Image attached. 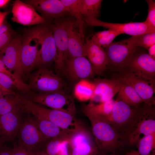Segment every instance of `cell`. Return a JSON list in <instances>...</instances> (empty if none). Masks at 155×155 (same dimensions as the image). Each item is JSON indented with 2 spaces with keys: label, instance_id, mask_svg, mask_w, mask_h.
I'll return each mask as SVG.
<instances>
[{
  "label": "cell",
  "instance_id": "44",
  "mask_svg": "<svg viewBox=\"0 0 155 155\" xmlns=\"http://www.w3.org/2000/svg\"><path fill=\"white\" fill-rule=\"evenodd\" d=\"M148 50L149 55L151 57L155 59V44L150 47Z\"/></svg>",
  "mask_w": 155,
  "mask_h": 155
},
{
  "label": "cell",
  "instance_id": "29",
  "mask_svg": "<svg viewBox=\"0 0 155 155\" xmlns=\"http://www.w3.org/2000/svg\"><path fill=\"white\" fill-rule=\"evenodd\" d=\"M95 86L93 83L86 79H83L78 82L75 84L74 89L75 97L82 101L90 100L94 93Z\"/></svg>",
  "mask_w": 155,
  "mask_h": 155
},
{
  "label": "cell",
  "instance_id": "21",
  "mask_svg": "<svg viewBox=\"0 0 155 155\" xmlns=\"http://www.w3.org/2000/svg\"><path fill=\"white\" fill-rule=\"evenodd\" d=\"M120 81L112 79L97 78L94 82V89L90 101L104 102L112 99L119 92Z\"/></svg>",
  "mask_w": 155,
  "mask_h": 155
},
{
  "label": "cell",
  "instance_id": "43",
  "mask_svg": "<svg viewBox=\"0 0 155 155\" xmlns=\"http://www.w3.org/2000/svg\"><path fill=\"white\" fill-rule=\"evenodd\" d=\"M9 12V11L0 12V26L3 23Z\"/></svg>",
  "mask_w": 155,
  "mask_h": 155
},
{
  "label": "cell",
  "instance_id": "10",
  "mask_svg": "<svg viewBox=\"0 0 155 155\" xmlns=\"http://www.w3.org/2000/svg\"><path fill=\"white\" fill-rule=\"evenodd\" d=\"M139 49L131 57L123 72L131 73L144 79L155 82V59Z\"/></svg>",
  "mask_w": 155,
  "mask_h": 155
},
{
  "label": "cell",
  "instance_id": "13",
  "mask_svg": "<svg viewBox=\"0 0 155 155\" xmlns=\"http://www.w3.org/2000/svg\"><path fill=\"white\" fill-rule=\"evenodd\" d=\"M23 104L0 115V139L3 143L13 142L17 137L24 113Z\"/></svg>",
  "mask_w": 155,
  "mask_h": 155
},
{
  "label": "cell",
  "instance_id": "30",
  "mask_svg": "<svg viewBox=\"0 0 155 155\" xmlns=\"http://www.w3.org/2000/svg\"><path fill=\"white\" fill-rule=\"evenodd\" d=\"M120 34L117 31L109 29L93 34L90 38L105 49L113 43L114 39Z\"/></svg>",
  "mask_w": 155,
  "mask_h": 155
},
{
  "label": "cell",
  "instance_id": "46",
  "mask_svg": "<svg viewBox=\"0 0 155 155\" xmlns=\"http://www.w3.org/2000/svg\"><path fill=\"white\" fill-rule=\"evenodd\" d=\"M14 91L11 92H7L4 90L0 87V98L2 97L4 95L11 93Z\"/></svg>",
  "mask_w": 155,
  "mask_h": 155
},
{
  "label": "cell",
  "instance_id": "22",
  "mask_svg": "<svg viewBox=\"0 0 155 155\" xmlns=\"http://www.w3.org/2000/svg\"><path fill=\"white\" fill-rule=\"evenodd\" d=\"M84 37L81 34L75 19L71 18L68 29V59L86 57Z\"/></svg>",
  "mask_w": 155,
  "mask_h": 155
},
{
  "label": "cell",
  "instance_id": "49",
  "mask_svg": "<svg viewBox=\"0 0 155 155\" xmlns=\"http://www.w3.org/2000/svg\"><path fill=\"white\" fill-rule=\"evenodd\" d=\"M3 143V142L0 139V149L2 147V144Z\"/></svg>",
  "mask_w": 155,
  "mask_h": 155
},
{
  "label": "cell",
  "instance_id": "25",
  "mask_svg": "<svg viewBox=\"0 0 155 155\" xmlns=\"http://www.w3.org/2000/svg\"><path fill=\"white\" fill-rule=\"evenodd\" d=\"M24 98L15 91L4 95L0 98V115L8 113L23 104Z\"/></svg>",
  "mask_w": 155,
  "mask_h": 155
},
{
  "label": "cell",
  "instance_id": "18",
  "mask_svg": "<svg viewBox=\"0 0 155 155\" xmlns=\"http://www.w3.org/2000/svg\"><path fill=\"white\" fill-rule=\"evenodd\" d=\"M21 49L20 36L16 35L10 44L0 52V60L7 68L22 77L24 75L21 60Z\"/></svg>",
  "mask_w": 155,
  "mask_h": 155
},
{
  "label": "cell",
  "instance_id": "2",
  "mask_svg": "<svg viewBox=\"0 0 155 155\" xmlns=\"http://www.w3.org/2000/svg\"><path fill=\"white\" fill-rule=\"evenodd\" d=\"M23 106L24 113L48 120L60 128L72 133L83 128L74 115L34 103L25 97Z\"/></svg>",
  "mask_w": 155,
  "mask_h": 155
},
{
  "label": "cell",
  "instance_id": "14",
  "mask_svg": "<svg viewBox=\"0 0 155 155\" xmlns=\"http://www.w3.org/2000/svg\"><path fill=\"white\" fill-rule=\"evenodd\" d=\"M84 20L86 25L112 29L118 32L120 34H126L132 36L155 32L150 28L144 21L123 24L107 22L96 19Z\"/></svg>",
  "mask_w": 155,
  "mask_h": 155
},
{
  "label": "cell",
  "instance_id": "24",
  "mask_svg": "<svg viewBox=\"0 0 155 155\" xmlns=\"http://www.w3.org/2000/svg\"><path fill=\"white\" fill-rule=\"evenodd\" d=\"M118 93L117 99L133 108H137L142 103H144L131 87L121 82Z\"/></svg>",
  "mask_w": 155,
  "mask_h": 155
},
{
  "label": "cell",
  "instance_id": "9",
  "mask_svg": "<svg viewBox=\"0 0 155 155\" xmlns=\"http://www.w3.org/2000/svg\"><path fill=\"white\" fill-rule=\"evenodd\" d=\"M135 36L113 42L105 49L108 66L123 71L131 57L140 48L135 46Z\"/></svg>",
  "mask_w": 155,
  "mask_h": 155
},
{
  "label": "cell",
  "instance_id": "34",
  "mask_svg": "<svg viewBox=\"0 0 155 155\" xmlns=\"http://www.w3.org/2000/svg\"><path fill=\"white\" fill-rule=\"evenodd\" d=\"M154 44H155V32L136 36L135 45L137 47H142L148 50L150 47Z\"/></svg>",
  "mask_w": 155,
  "mask_h": 155
},
{
  "label": "cell",
  "instance_id": "12",
  "mask_svg": "<svg viewBox=\"0 0 155 155\" xmlns=\"http://www.w3.org/2000/svg\"><path fill=\"white\" fill-rule=\"evenodd\" d=\"M115 78L131 87L144 103L149 105H155V82L144 79L128 72H123Z\"/></svg>",
  "mask_w": 155,
  "mask_h": 155
},
{
  "label": "cell",
  "instance_id": "39",
  "mask_svg": "<svg viewBox=\"0 0 155 155\" xmlns=\"http://www.w3.org/2000/svg\"><path fill=\"white\" fill-rule=\"evenodd\" d=\"M37 153L29 151L18 144L14 145L11 155H36Z\"/></svg>",
  "mask_w": 155,
  "mask_h": 155
},
{
  "label": "cell",
  "instance_id": "15",
  "mask_svg": "<svg viewBox=\"0 0 155 155\" xmlns=\"http://www.w3.org/2000/svg\"><path fill=\"white\" fill-rule=\"evenodd\" d=\"M11 12V20L24 26L38 25L47 23L31 6L20 0L13 1Z\"/></svg>",
  "mask_w": 155,
  "mask_h": 155
},
{
  "label": "cell",
  "instance_id": "16",
  "mask_svg": "<svg viewBox=\"0 0 155 155\" xmlns=\"http://www.w3.org/2000/svg\"><path fill=\"white\" fill-rule=\"evenodd\" d=\"M40 12L47 23L52 20L70 15L60 0H27L22 1Z\"/></svg>",
  "mask_w": 155,
  "mask_h": 155
},
{
  "label": "cell",
  "instance_id": "51",
  "mask_svg": "<svg viewBox=\"0 0 155 155\" xmlns=\"http://www.w3.org/2000/svg\"><path fill=\"white\" fill-rule=\"evenodd\" d=\"M152 155H155V152H154Z\"/></svg>",
  "mask_w": 155,
  "mask_h": 155
},
{
  "label": "cell",
  "instance_id": "47",
  "mask_svg": "<svg viewBox=\"0 0 155 155\" xmlns=\"http://www.w3.org/2000/svg\"><path fill=\"white\" fill-rule=\"evenodd\" d=\"M124 155H140L137 151L132 150L126 153Z\"/></svg>",
  "mask_w": 155,
  "mask_h": 155
},
{
  "label": "cell",
  "instance_id": "6",
  "mask_svg": "<svg viewBox=\"0 0 155 155\" xmlns=\"http://www.w3.org/2000/svg\"><path fill=\"white\" fill-rule=\"evenodd\" d=\"M28 100L51 109L74 115L76 108L73 98L64 91L34 93L24 96Z\"/></svg>",
  "mask_w": 155,
  "mask_h": 155
},
{
  "label": "cell",
  "instance_id": "8",
  "mask_svg": "<svg viewBox=\"0 0 155 155\" xmlns=\"http://www.w3.org/2000/svg\"><path fill=\"white\" fill-rule=\"evenodd\" d=\"M28 85L30 90L42 93L64 91L66 86L59 75L45 67L39 68L33 73Z\"/></svg>",
  "mask_w": 155,
  "mask_h": 155
},
{
  "label": "cell",
  "instance_id": "32",
  "mask_svg": "<svg viewBox=\"0 0 155 155\" xmlns=\"http://www.w3.org/2000/svg\"><path fill=\"white\" fill-rule=\"evenodd\" d=\"M94 143L89 133L83 128L74 133L69 140V144L72 149L82 144Z\"/></svg>",
  "mask_w": 155,
  "mask_h": 155
},
{
  "label": "cell",
  "instance_id": "41",
  "mask_svg": "<svg viewBox=\"0 0 155 155\" xmlns=\"http://www.w3.org/2000/svg\"><path fill=\"white\" fill-rule=\"evenodd\" d=\"M10 24L5 20L3 23L0 26V35L12 29Z\"/></svg>",
  "mask_w": 155,
  "mask_h": 155
},
{
  "label": "cell",
  "instance_id": "26",
  "mask_svg": "<svg viewBox=\"0 0 155 155\" xmlns=\"http://www.w3.org/2000/svg\"><path fill=\"white\" fill-rule=\"evenodd\" d=\"M102 2L101 0H82L80 11L83 19H98L100 16Z\"/></svg>",
  "mask_w": 155,
  "mask_h": 155
},
{
  "label": "cell",
  "instance_id": "23",
  "mask_svg": "<svg viewBox=\"0 0 155 155\" xmlns=\"http://www.w3.org/2000/svg\"><path fill=\"white\" fill-rule=\"evenodd\" d=\"M30 116L40 131L49 139L69 140L74 133L62 129L48 120L34 115Z\"/></svg>",
  "mask_w": 155,
  "mask_h": 155
},
{
  "label": "cell",
  "instance_id": "1",
  "mask_svg": "<svg viewBox=\"0 0 155 155\" xmlns=\"http://www.w3.org/2000/svg\"><path fill=\"white\" fill-rule=\"evenodd\" d=\"M82 111L90 122L96 145L101 154L113 152L123 146L126 136L120 133L104 117Z\"/></svg>",
  "mask_w": 155,
  "mask_h": 155
},
{
  "label": "cell",
  "instance_id": "36",
  "mask_svg": "<svg viewBox=\"0 0 155 155\" xmlns=\"http://www.w3.org/2000/svg\"><path fill=\"white\" fill-rule=\"evenodd\" d=\"M63 140L57 138L49 140L45 145L44 151L48 155H57L59 146Z\"/></svg>",
  "mask_w": 155,
  "mask_h": 155
},
{
  "label": "cell",
  "instance_id": "35",
  "mask_svg": "<svg viewBox=\"0 0 155 155\" xmlns=\"http://www.w3.org/2000/svg\"><path fill=\"white\" fill-rule=\"evenodd\" d=\"M148 7V13L145 23L152 30L155 32V1L152 0H146Z\"/></svg>",
  "mask_w": 155,
  "mask_h": 155
},
{
  "label": "cell",
  "instance_id": "45",
  "mask_svg": "<svg viewBox=\"0 0 155 155\" xmlns=\"http://www.w3.org/2000/svg\"><path fill=\"white\" fill-rule=\"evenodd\" d=\"M10 1L9 0H0V8L6 6Z\"/></svg>",
  "mask_w": 155,
  "mask_h": 155
},
{
  "label": "cell",
  "instance_id": "38",
  "mask_svg": "<svg viewBox=\"0 0 155 155\" xmlns=\"http://www.w3.org/2000/svg\"><path fill=\"white\" fill-rule=\"evenodd\" d=\"M0 87L7 92L14 91L17 89L11 80L7 75L0 72Z\"/></svg>",
  "mask_w": 155,
  "mask_h": 155
},
{
  "label": "cell",
  "instance_id": "19",
  "mask_svg": "<svg viewBox=\"0 0 155 155\" xmlns=\"http://www.w3.org/2000/svg\"><path fill=\"white\" fill-rule=\"evenodd\" d=\"M65 69L70 79L75 82L86 79L95 74L91 64L85 57L68 59Z\"/></svg>",
  "mask_w": 155,
  "mask_h": 155
},
{
  "label": "cell",
  "instance_id": "50",
  "mask_svg": "<svg viewBox=\"0 0 155 155\" xmlns=\"http://www.w3.org/2000/svg\"><path fill=\"white\" fill-rule=\"evenodd\" d=\"M101 155H116L114 154H101Z\"/></svg>",
  "mask_w": 155,
  "mask_h": 155
},
{
  "label": "cell",
  "instance_id": "20",
  "mask_svg": "<svg viewBox=\"0 0 155 155\" xmlns=\"http://www.w3.org/2000/svg\"><path fill=\"white\" fill-rule=\"evenodd\" d=\"M86 57L91 64L95 74H100L108 66L107 56L103 48L90 38H86Z\"/></svg>",
  "mask_w": 155,
  "mask_h": 155
},
{
  "label": "cell",
  "instance_id": "4",
  "mask_svg": "<svg viewBox=\"0 0 155 155\" xmlns=\"http://www.w3.org/2000/svg\"><path fill=\"white\" fill-rule=\"evenodd\" d=\"M43 24L25 29L20 36L21 60L24 75H28L33 69L37 54L41 47Z\"/></svg>",
  "mask_w": 155,
  "mask_h": 155
},
{
  "label": "cell",
  "instance_id": "48",
  "mask_svg": "<svg viewBox=\"0 0 155 155\" xmlns=\"http://www.w3.org/2000/svg\"><path fill=\"white\" fill-rule=\"evenodd\" d=\"M36 155H48L44 150H41L36 153Z\"/></svg>",
  "mask_w": 155,
  "mask_h": 155
},
{
  "label": "cell",
  "instance_id": "7",
  "mask_svg": "<svg viewBox=\"0 0 155 155\" xmlns=\"http://www.w3.org/2000/svg\"><path fill=\"white\" fill-rule=\"evenodd\" d=\"M27 114V116L22 117L17 136L18 144L28 150L37 153L40 150H44L45 145L49 139L41 133L30 115Z\"/></svg>",
  "mask_w": 155,
  "mask_h": 155
},
{
  "label": "cell",
  "instance_id": "33",
  "mask_svg": "<svg viewBox=\"0 0 155 155\" xmlns=\"http://www.w3.org/2000/svg\"><path fill=\"white\" fill-rule=\"evenodd\" d=\"M98 152L96 144L85 143L72 148L70 155H96Z\"/></svg>",
  "mask_w": 155,
  "mask_h": 155
},
{
  "label": "cell",
  "instance_id": "40",
  "mask_svg": "<svg viewBox=\"0 0 155 155\" xmlns=\"http://www.w3.org/2000/svg\"><path fill=\"white\" fill-rule=\"evenodd\" d=\"M69 140H65L61 142L57 155H70L68 150Z\"/></svg>",
  "mask_w": 155,
  "mask_h": 155
},
{
  "label": "cell",
  "instance_id": "31",
  "mask_svg": "<svg viewBox=\"0 0 155 155\" xmlns=\"http://www.w3.org/2000/svg\"><path fill=\"white\" fill-rule=\"evenodd\" d=\"M138 141L137 151L140 155H152L155 152V133L144 135Z\"/></svg>",
  "mask_w": 155,
  "mask_h": 155
},
{
  "label": "cell",
  "instance_id": "17",
  "mask_svg": "<svg viewBox=\"0 0 155 155\" xmlns=\"http://www.w3.org/2000/svg\"><path fill=\"white\" fill-rule=\"evenodd\" d=\"M136 108H133L123 101L116 99L110 114L104 117L119 132L126 131L135 113Z\"/></svg>",
  "mask_w": 155,
  "mask_h": 155
},
{
  "label": "cell",
  "instance_id": "37",
  "mask_svg": "<svg viewBox=\"0 0 155 155\" xmlns=\"http://www.w3.org/2000/svg\"><path fill=\"white\" fill-rule=\"evenodd\" d=\"M12 29L0 35V52L7 46L16 36Z\"/></svg>",
  "mask_w": 155,
  "mask_h": 155
},
{
  "label": "cell",
  "instance_id": "5",
  "mask_svg": "<svg viewBox=\"0 0 155 155\" xmlns=\"http://www.w3.org/2000/svg\"><path fill=\"white\" fill-rule=\"evenodd\" d=\"M71 18L69 16L62 17L54 20L51 24L57 49L55 67L59 71L64 70L68 59V29Z\"/></svg>",
  "mask_w": 155,
  "mask_h": 155
},
{
  "label": "cell",
  "instance_id": "11",
  "mask_svg": "<svg viewBox=\"0 0 155 155\" xmlns=\"http://www.w3.org/2000/svg\"><path fill=\"white\" fill-rule=\"evenodd\" d=\"M57 49L51 24H44L41 38V47L38 52L34 68L45 67L55 60Z\"/></svg>",
  "mask_w": 155,
  "mask_h": 155
},
{
  "label": "cell",
  "instance_id": "27",
  "mask_svg": "<svg viewBox=\"0 0 155 155\" xmlns=\"http://www.w3.org/2000/svg\"><path fill=\"white\" fill-rule=\"evenodd\" d=\"M68 12L75 18L79 25L80 32L84 37V29L86 25L80 11L82 0H60Z\"/></svg>",
  "mask_w": 155,
  "mask_h": 155
},
{
  "label": "cell",
  "instance_id": "42",
  "mask_svg": "<svg viewBox=\"0 0 155 155\" xmlns=\"http://www.w3.org/2000/svg\"><path fill=\"white\" fill-rule=\"evenodd\" d=\"M12 149L1 147L0 149V155H11Z\"/></svg>",
  "mask_w": 155,
  "mask_h": 155
},
{
  "label": "cell",
  "instance_id": "28",
  "mask_svg": "<svg viewBox=\"0 0 155 155\" xmlns=\"http://www.w3.org/2000/svg\"><path fill=\"white\" fill-rule=\"evenodd\" d=\"M115 100L112 99L98 104H96L90 101L88 104H83L82 110L91 113L105 117L109 115L113 108Z\"/></svg>",
  "mask_w": 155,
  "mask_h": 155
},
{
  "label": "cell",
  "instance_id": "3",
  "mask_svg": "<svg viewBox=\"0 0 155 155\" xmlns=\"http://www.w3.org/2000/svg\"><path fill=\"white\" fill-rule=\"evenodd\" d=\"M154 106L144 103L143 106L136 108L125 133L130 144L137 142L142 134L146 135L155 133V111Z\"/></svg>",
  "mask_w": 155,
  "mask_h": 155
}]
</instances>
